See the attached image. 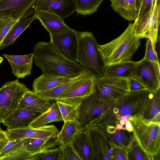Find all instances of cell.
I'll return each mask as SVG.
<instances>
[{
  "mask_svg": "<svg viewBox=\"0 0 160 160\" xmlns=\"http://www.w3.org/2000/svg\"><path fill=\"white\" fill-rule=\"evenodd\" d=\"M160 0H155L152 12L144 17L134 21L136 35L140 39L149 38L156 49L160 21Z\"/></svg>",
  "mask_w": 160,
  "mask_h": 160,
  "instance_id": "obj_9",
  "label": "cell"
},
{
  "mask_svg": "<svg viewBox=\"0 0 160 160\" xmlns=\"http://www.w3.org/2000/svg\"><path fill=\"white\" fill-rule=\"evenodd\" d=\"M133 23H129L124 32L109 42L98 45L105 66L131 60L141 44Z\"/></svg>",
  "mask_w": 160,
  "mask_h": 160,
  "instance_id": "obj_3",
  "label": "cell"
},
{
  "mask_svg": "<svg viewBox=\"0 0 160 160\" xmlns=\"http://www.w3.org/2000/svg\"><path fill=\"white\" fill-rule=\"evenodd\" d=\"M113 101H101L94 92L84 99L79 107V117L78 122L80 130L85 129L108 109Z\"/></svg>",
  "mask_w": 160,
  "mask_h": 160,
  "instance_id": "obj_8",
  "label": "cell"
},
{
  "mask_svg": "<svg viewBox=\"0 0 160 160\" xmlns=\"http://www.w3.org/2000/svg\"><path fill=\"white\" fill-rule=\"evenodd\" d=\"M54 125H46L37 128L30 127L21 129H7L9 140H19L28 138H42L57 136L59 132Z\"/></svg>",
  "mask_w": 160,
  "mask_h": 160,
  "instance_id": "obj_16",
  "label": "cell"
},
{
  "mask_svg": "<svg viewBox=\"0 0 160 160\" xmlns=\"http://www.w3.org/2000/svg\"><path fill=\"white\" fill-rule=\"evenodd\" d=\"M36 18L34 15L19 19L13 25L0 45V50L12 43Z\"/></svg>",
  "mask_w": 160,
  "mask_h": 160,
  "instance_id": "obj_26",
  "label": "cell"
},
{
  "mask_svg": "<svg viewBox=\"0 0 160 160\" xmlns=\"http://www.w3.org/2000/svg\"><path fill=\"white\" fill-rule=\"evenodd\" d=\"M30 90L18 79L4 84L0 88V115L2 120L17 108L23 95Z\"/></svg>",
  "mask_w": 160,
  "mask_h": 160,
  "instance_id": "obj_7",
  "label": "cell"
},
{
  "mask_svg": "<svg viewBox=\"0 0 160 160\" xmlns=\"http://www.w3.org/2000/svg\"><path fill=\"white\" fill-rule=\"evenodd\" d=\"M128 160H147L148 157L134 139L128 150Z\"/></svg>",
  "mask_w": 160,
  "mask_h": 160,
  "instance_id": "obj_35",
  "label": "cell"
},
{
  "mask_svg": "<svg viewBox=\"0 0 160 160\" xmlns=\"http://www.w3.org/2000/svg\"><path fill=\"white\" fill-rule=\"evenodd\" d=\"M70 145L82 160H92L89 142L85 129L78 132Z\"/></svg>",
  "mask_w": 160,
  "mask_h": 160,
  "instance_id": "obj_25",
  "label": "cell"
},
{
  "mask_svg": "<svg viewBox=\"0 0 160 160\" xmlns=\"http://www.w3.org/2000/svg\"><path fill=\"white\" fill-rule=\"evenodd\" d=\"M129 78L138 81L151 92L160 89V78L151 63L144 58L138 62Z\"/></svg>",
  "mask_w": 160,
  "mask_h": 160,
  "instance_id": "obj_12",
  "label": "cell"
},
{
  "mask_svg": "<svg viewBox=\"0 0 160 160\" xmlns=\"http://www.w3.org/2000/svg\"><path fill=\"white\" fill-rule=\"evenodd\" d=\"M33 155L23 148L4 156L0 160H32Z\"/></svg>",
  "mask_w": 160,
  "mask_h": 160,
  "instance_id": "obj_40",
  "label": "cell"
},
{
  "mask_svg": "<svg viewBox=\"0 0 160 160\" xmlns=\"http://www.w3.org/2000/svg\"><path fill=\"white\" fill-rule=\"evenodd\" d=\"M18 20L11 17L0 19V45L12 28Z\"/></svg>",
  "mask_w": 160,
  "mask_h": 160,
  "instance_id": "obj_39",
  "label": "cell"
},
{
  "mask_svg": "<svg viewBox=\"0 0 160 160\" xmlns=\"http://www.w3.org/2000/svg\"><path fill=\"white\" fill-rule=\"evenodd\" d=\"M42 113L17 108L3 119L2 123L7 129H17L28 127L30 124Z\"/></svg>",
  "mask_w": 160,
  "mask_h": 160,
  "instance_id": "obj_17",
  "label": "cell"
},
{
  "mask_svg": "<svg viewBox=\"0 0 160 160\" xmlns=\"http://www.w3.org/2000/svg\"><path fill=\"white\" fill-rule=\"evenodd\" d=\"M124 125L120 123H118L116 124L115 127L116 129L120 130L124 128Z\"/></svg>",
  "mask_w": 160,
  "mask_h": 160,
  "instance_id": "obj_47",
  "label": "cell"
},
{
  "mask_svg": "<svg viewBox=\"0 0 160 160\" xmlns=\"http://www.w3.org/2000/svg\"><path fill=\"white\" fill-rule=\"evenodd\" d=\"M137 63L130 60L105 66L103 76L129 78Z\"/></svg>",
  "mask_w": 160,
  "mask_h": 160,
  "instance_id": "obj_27",
  "label": "cell"
},
{
  "mask_svg": "<svg viewBox=\"0 0 160 160\" xmlns=\"http://www.w3.org/2000/svg\"><path fill=\"white\" fill-rule=\"evenodd\" d=\"M60 121H63V119L56 102L52 103L51 107L47 111L34 120L30 124L29 127L37 128L45 126L50 122Z\"/></svg>",
  "mask_w": 160,
  "mask_h": 160,
  "instance_id": "obj_28",
  "label": "cell"
},
{
  "mask_svg": "<svg viewBox=\"0 0 160 160\" xmlns=\"http://www.w3.org/2000/svg\"><path fill=\"white\" fill-rule=\"evenodd\" d=\"M95 78L86 79L72 87L55 101H59L77 107L87 97L95 92Z\"/></svg>",
  "mask_w": 160,
  "mask_h": 160,
  "instance_id": "obj_14",
  "label": "cell"
},
{
  "mask_svg": "<svg viewBox=\"0 0 160 160\" xmlns=\"http://www.w3.org/2000/svg\"><path fill=\"white\" fill-rule=\"evenodd\" d=\"M8 141L6 131H0V152Z\"/></svg>",
  "mask_w": 160,
  "mask_h": 160,
  "instance_id": "obj_45",
  "label": "cell"
},
{
  "mask_svg": "<svg viewBox=\"0 0 160 160\" xmlns=\"http://www.w3.org/2000/svg\"><path fill=\"white\" fill-rule=\"evenodd\" d=\"M112 9L124 19L129 21H134L128 13L126 0H110Z\"/></svg>",
  "mask_w": 160,
  "mask_h": 160,
  "instance_id": "obj_36",
  "label": "cell"
},
{
  "mask_svg": "<svg viewBox=\"0 0 160 160\" xmlns=\"http://www.w3.org/2000/svg\"><path fill=\"white\" fill-rule=\"evenodd\" d=\"M33 52L34 63L42 74L71 78L86 71L78 62L64 57L50 42H39L35 45Z\"/></svg>",
  "mask_w": 160,
  "mask_h": 160,
  "instance_id": "obj_2",
  "label": "cell"
},
{
  "mask_svg": "<svg viewBox=\"0 0 160 160\" xmlns=\"http://www.w3.org/2000/svg\"><path fill=\"white\" fill-rule=\"evenodd\" d=\"M129 82L130 92L147 89L142 84L134 79L129 78Z\"/></svg>",
  "mask_w": 160,
  "mask_h": 160,
  "instance_id": "obj_44",
  "label": "cell"
},
{
  "mask_svg": "<svg viewBox=\"0 0 160 160\" xmlns=\"http://www.w3.org/2000/svg\"><path fill=\"white\" fill-rule=\"evenodd\" d=\"M98 128L112 146L122 148L128 151L134 139L132 132L128 131L125 128L117 130L113 126Z\"/></svg>",
  "mask_w": 160,
  "mask_h": 160,
  "instance_id": "obj_18",
  "label": "cell"
},
{
  "mask_svg": "<svg viewBox=\"0 0 160 160\" xmlns=\"http://www.w3.org/2000/svg\"><path fill=\"white\" fill-rule=\"evenodd\" d=\"M56 102L58 106L64 122L72 121L78 122L79 117V107L59 101H56Z\"/></svg>",
  "mask_w": 160,
  "mask_h": 160,
  "instance_id": "obj_32",
  "label": "cell"
},
{
  "mask_svg": "<svg viewBox=\"0 0 160 160\" xmlns=\"http://www.w3.org/2000/svg\"><path fill=\"white\" fill-rule=\"evenodd\" d=\"M78 14L91 15L96 12L104 0H75Z\"/></svg>",
  "mask_w": 160,
  "mask_h": 160,
  "instance_id": "obj_31",
  "label": "cell"
},
{
  "mask_svg": "<svg viewBox=\"0 0 160 160\" xmlns=\"http://www.w3.org/2000/svg\"><path fill=\"white\" fill-rule=\"evenodd\" d=\"M59 146L61 148V160H82L70 145Z\"/></svg>",
  "mask_w": 160,
  "mask_h": 160,
  "instance_id": "obj_41",
  "label": "cell"
},
{
  "mask_svg": "<svg viewBox=\"0 0 160 160\" xmlns=\"http://www.w3.org/2000/svg\"><path fill=\"white\" fill-rule=\"evenodd\" d=\"M125 128L127 131L129 132H132L133 130V127L130 122L128 120L125 123Z\"/></svg>",
  "mask_w": 160,
  "mask_h": 160,
  "instance_id": "obj_46",
  "label": "cell"
},
{
  "mask_svg": "<svg viewBox=\"0 0 160 160\" xmlns=\"http://www.w3.org/2000/svg\"><path fill=\"white\" fill-rule=\"evenodd\" d=\"M142 118L147 121L160 122V89L151 92Z\"/></svg>",
  "mask_w": 160,
  "mask_h": 160,
  "instance_id": "obj_30",
  "label": "cell"
},
{
  "mask_svg": "<svg viewBox=\"0 0 160 160\" xmlns=\"http://www.w3.org/2000/svg\"><path fill=\"white\" fill-rule=\"evenodd\" d=\"M34 14L49 34L61 33L70 29L63 19L55 14L43 11H35Z\"/></svg>",
  "mask_w": 160,
  "mask_h": 160,
  "instance_id": "obj_20",
  "label": "cell"
},
{
  "mask_svg": "<svg viewBox=\"0 0 160 160\" xmlns=\"http://www.w3.org/2000/svg\"><path fill=\"white\" fill-rule=\"evenodd\" d=\"M3 60V58L0 56V64L2 62Z\"/></svg>",
  "mask_w": 160,
  "mask_h": 160,
  "instance_id": "obj_50",
  "label": "cell"
},
{
  "mask_svg": "<svg viewBox=\"0 0 160 160\" xmlns=\"http://www.w3.org/2000/svg\"><path fill=\"white\" fill-rule=\"evenodd\" d=\"M85 129L88 134L92 160H112V146L99 128L88 126Z\"/></svg>",
  "mask_w": 160,
  "mask_h": 160,
  "instance_id": "obj_11",
  "label": "cell"
},
{
  "mask_svg": "<svg viewBox=\"0 0 160 160\" xmlns=\"http://www.w3.org/2000/svg\"><path fill=\"white\" fill-rule=\"evenodd\" d=\"M126 122H124L121 120H120L119 121V123L123 125H124L125 124Z\"/></svg>",
  "mask_w": 160,
  "mask_h": 160,
  "instance_id": "obj_49",
  "label": "cell"
},
{
  "mask_svg": "<svg viewBox=\"0 0 160 160\" xmlns=\"http://www.w3.org/2000/svg\"><path fill=\"white\" fill-rule=\"evenodd\" d=\"M2 118L1 117L0 115V122L2 123Z\"/></svg>",
  "mask_w": 160,
  "mask_h": 160,
  "instance_id": "obj_52",
  "label": "cell"
},
{
  "mask_svg": "<svg viewBox=\"0 0 160 160\" xmlns=\"http://www.w3.org/2000/svg\"><path fill=\"white\" fill-rule=\"evenodd\" d=\"M78 41V62L95 78L103 76L105 65L93 34L76 31Z\"/></svg>",
  "mask_w": 160,
  "mask_h": 160,
  "instance_id": "obj_4",
  "label": "cell"
},
{
  "mask_svg": "<svg viewBox=\"0 0 160 160\" xmlns=\"http://www.w3.org/2000/svg\"><path fill=\"white\" fill-rule=\"evenodd\" d=\"M1 122H0V132H3V131H4L1 128Z\"/></svg>",
  "mask_w": 160,
  "mask_h": 160,
  "instance_id": "obj_51",
  "label": "cell"
},
{
  "mask_svg": "<svg viewBox=\"0 0 160 160\" xmlns=\"http://www.w3.org/2000/svg\"><path fill=\"white\" fill-rule=\"evenodd\" d=\"M80 131L77 122H64L62 128L57 135V140L59 146L70 145Z\"/></svg>",
  "mask_w": 160,
  "mask_h": 160,
  "instance_id": "obj_29",
  "label": "cell"
},
{
  "mask_svg": "<svg viewBox=\"0 0 160 160\" xmlns=\"http://www.w3.org/2000/svg\"><path fill=\"white\" fill-rule=\"evenodd\" d=\"M133 127L134 138L148 156L149 160L160 156V122L145 120L141 117L128 119Z\"/></svg>",
  "mask_w": 160,
  "mask_h": 160,
  "instance_id": "obj_5",
  "label": "cell"
},
{
  "mask_svg": "<svg viewBox=\"0 0 160 160\" xmlns=\"http://www.w3.org/2000/svg\"><path fill=\"white\" fill-rule=\"evenodd\" d=\"M128 4V13L134 21L137 17L136 0H126Z\"/></svg>",
  "mask_w": 160,
  "mask_h": 160,
  "instance_id": "obj_43",
  "label": "cell"
},
{
  "mask_svg": "<svg viewBox=\"0 0 160 160\" xmlns=\"http://www.w3.org/2000/svg\"><path fill=\"white\" fill-rule=\"evenodd\" d=\"M23 148V139L9 140L0 152V159Z\"/></svg>",
  "mask_w": 160,
  "mask_h": 160,
  "instance_id": "obj_38",
  "label": "cell"
},
{
  "mask_svg": "<svg viewBox=\"0 0 160 160\" xmlns=\"http://www.w3.org/2000/svg\"><path fill=\"white\" fill-rule=\"evenodd\" d=\"M12 68V72L18 78H23L30 75L32 66V53L25 55H15L3 54Z\"/></svg>",
  "mask_w": 160,
  "mask_h": 160,
  "instance_id": "obj_19",
  "label": "cell"
},
{
  "mask_svg": "<svg viewBox=\"0 0 160 160\" xmlns=\"http://www.w3.org/2000/svg\"><path fill=\"white\" fill-rule=\"evenodd\" d=\"M34 11H43L55 14L62 19L76 11L75 0H37Z\"/></svg>",
  "mask_w": 160,
  "mask_h": 160,
  "instance_id": "obj_15",
  "label": "cell"
},
{
  "mask_svg": "<svg viewBox=\"0 0 160 160\" xmlns=\"http://www.w3.org/2000/svg\"><path fill=\"white\" fill-rule=\"evenodd\" d=\"M59 145L57 136L42 138H28L23 139V148L32 155L45 149Z\"/></svg>",
  "mask_w": 160,
  "mask_h": 160,
  "instance_id": "obj_23",
  "label": "cell"
},
{
  "mask_svg": "<svg viewBox=\"0 0 160 160\" xmlns=\"http://www.w3.org/2000/svg\"><path fill=\"white\" fill-rule=\"evenodd\" d=\"M155 1V0H136L137 17L135 20L139 19L151 12Z\"/></svg>",
  "mask_w": 160,
  "mask_h": 160,
  "instance_id": "obj_37",
  "label": "cell"
},
{
  "mask_svg": "<svg viewBox=\"0 0 160 160\" xmlns=\"http://www.w3.org/2000/svg\"><path fill=\"white\" fill-rule=\"evenodd\" d=\"M151 93L148 89L129 92L113 101L104 112L89 126H115L119 123L120 118L123 115L128 119L135 117L142 118Z\"/></svg>",
  "mask_w": 160,
  "mask_h": 160,
  "instance_id": "obj_1",
  "label": "cell"
},
{
  "mask_svg": "<svg viewBox=\"0 0 160 160\" xmlns=\"http://www.w3.org/2000/svg\"><path fill=\"white\" fill-rule=\"evenodd\" d=\"M50 100L31 90L26 92L17 108L43 113L52 106Z\"/></svg>",
  "mask_w": 160,
  "mask_h": 160,
  "instance_id": "obj_21",
  "label": "cell"
},
{
  "mask_svg": "<svg viewBox=\"0 0 160 160\" xmlns=\"http://www.w3.org/2000/svg\"><path fill=\"white\" fill-rule=\"evenodd\" d=\"M120 120L126 122L128 120V119L127 116L123 115L120 117Z\"/></svg>",
  "mask_w": 160,
  "mask_h": 160,
  "instance_id": "obj_48",
  "label": "cell"
},
{
  "mask_svg": "<svg viewBox=\"0 0 160 160\" xmlns=\"http://www.w3.org/2000/svg\"><path fill=\"white\" fill-rule=\"evenodd\" d=\"M92 77H93L89 72L85 71L53 88L36 93L50 101L55 100L60 95L72 87Z\"/></svg>",
  "mask_w": 160,
  "mask_h": 160,
  "instance_id": "obj_22",
  "label": "cell"
},
{
  "mask_svg": "<svg viewBox=\"0 0 160 160\" xmlns=\"http://www.w3.org/2000/svg\"><path fill=\"white\" fill-rule=\"evenodd\" d=\"M37 0H0V19L11 17L18 20L29 17Z\"/></svg>",
  "mask_w": 160,
  "mask_h": 160,
  "instance_id": "obj_13",
  "label": "cell"
},
{
  "mask_svg": "<svg viewBox=\"0 0 160 160\" xmlns=\"http://www.w3.org/2000/svg\"><path fill=\"white\" fill-rule=\"evenodd\" d=\"M146 49L144 58L151 63L158 77L160 78V63L156 49L149 38L146 39Z\"/></svg>",
  "mask_w": 160,
  "mask_h": 160,
  "instance_id": "obj_33",
  "label": "cell"
},
{
  "mask_svg": "<svg viewBox=\"0 0 160 160\" xmlns=\"http://www.w3.org/2000/svg\"><path fill=\"white\" fill-rule=\"evenodd\" d=\"M70 79L65 77L42 74L34 80L32 91L35 93L43 91L53 88Z\"/></svg>",
  "mask_w": 160,
  "mask_h": 160,
  "instance_id": "obj_24",
  "label": "cell"
},
{
  "mask_svg": "<svg viewBox=\"0 0 160 160\" xmlns=\"http://www.w3.org/2000/svg\"><path fill=\"white\" fill-rule=\"evenodd\" d=\"M60 146L43 150L33 155L32 160H61Z\"/></svg>",
  "mask_w": 160,
  "mask_h": 160,
  "instance_id": "obj_34",
  "label": "cell"
},
{
  "mask_svg": "<svg viewBox=\"0 0 160 160\" xmlns=\"http://www.w3.org/2000/svg\"><path fill=\"white\" fill-rule=\"evenodd\" d=\"M50 35V42L62 55L71 61L78 62V41L76 31L70 28L67 31Z\"/></svg>",
  "mask_w": 160,
  "mask_h": 160,
  "instance_id": "obj_10",
  "label": "cell"
},
{
  "mask_svg": "<svg viewBox=\"0 0 160 160\" xmlns=\"http://www.w3.org/2000/svg\"><path fill=\"white\" fill-rule=\"evenodd\" d=\"M112 160H128V151L124 149L112 146Z\"/></svg>",
  "mask_w": 160,
  "mask_h": 160,
  "instance_id": "obj_42",
  "label": "cell"
},
{
  "mask_svg": "<svg viewBox=\"0 0 160 160\" xmlns=\"http://www.w3.org/2000/svg\"><path fill=\"white\" fill-rule=\"evenodd\" d=\"M95 93L101 101H114L130 92L129 78L103 76L95 78Z\"/></svg>",
  "mask_w": 160,
  "mask_h": 160,
  "instance_id": "obj_6",
  "label": "cell"
}]
</instances>
